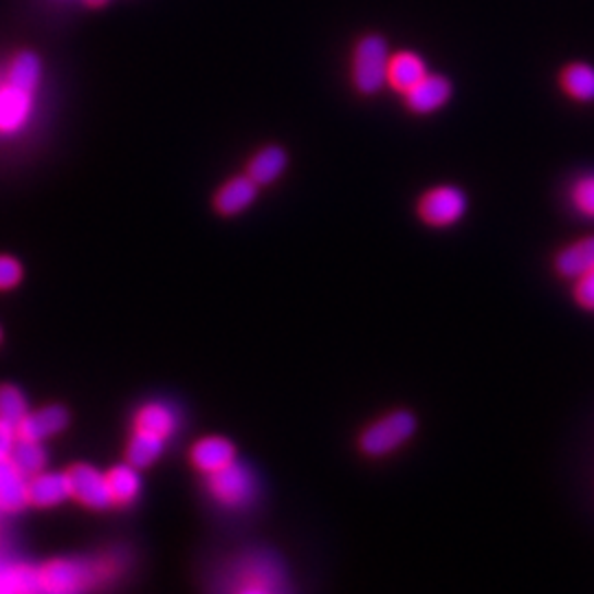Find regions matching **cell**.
<instances>
[{
  "label": "cell",
  "mask_w": 594,
  "mask_h": 594,
  "mask_svg": "<svg viewBox=\"0 0 594 594\" xmlns=\"http://www.w3.org/2000/svg\"><path fill=\"white\" fill-rule=\"evenodd\" d=\"M86 3H88L91 8H102V5L108 3V0H86Z\"/></svg>",
  "instance_id": "29"
},
{
  "label": "cell",
  "mask_w": 594,
  "mask_h": 594,
  "mask_svg": "<svg viewBox=\"0 0 594 594\" xmlns=\"http://www.w3.org/2000/svg\"><path fill=\"white\" fill-rule=\"evenodd\" d=\"M572 201L579 212H583L585 216H594V177H585L574 186Z\"/></svg>",
  "instance_id": "25"
},
{
  "label": "cell",
  "mask_w": 594,
  "mask_h": 594,
  "mask_svg": "<svg viewBox=\"0 0 594 594\" xmlns=\"http://www.w3.org/2000/svg\"><path fill=\"white\" fill-rule=\"evenodd\" d=\"M253 478L251 474L231 463L214 474H210V494L225 507H242L253 496Z\"/></svg>",
  "instance_id": "5"
},
{
  "label": "cell",
  "mask_w": 594,
  "mask_h": 594,
  "mask_svg": "<svg viewBox=\"0 0 594 594\" xmlns=\"http://www.w3.org/2000/svg\"><path fill=\"white\" fill-rule=\"evenodd\" d=\"M32 115V93L5 84L0 88V132L21 130Z\"/></svg>",
  "instance_id": "10"
},
{
  "label": "cell",
  "mask_w": 594,
  "mask_h": 594,
  "mask_svg": "<svg viewBox=\"0 0 594 594\" xmlns=\"http://www.w3.org/2000/svg\"><path fill=\"white\" fill-rule=\"evenodd\" d=\"M561 84L566 93L579 102H594V69L587 64H570L563 75Z\"/></svg>",
  "instance_id": "21"
},
{
  "label": "cell",
  "mask_w": 594,
  "mask_h": 594,
  "mask_svg": "<svg viewBox=\"0 0 594 594\" xmlns=\"http://www.w3.org/2000/svg\"><path fill=\"white\" fill-rule=\"evenodd\" d=\"M450 95H452V84L448 80L440 75H425L418 84H414L405 93V99L414 112L425 115L448 104Z\"/></svg>",
  "instance_id": "9"
},
{
  "label": "cell",
  "mask_w": 594,
  "mask_h": 594,
  "mask_svg": "<svg viewBox=\"0 0 594 594\" xmlns=\"http://www.w3.org/2000/svg\"><path fill=\"white\" fill-rule=\"evenodd\" d=\"M108 480V489L112 496L115 504H130L136 500L139 489H141V480L136 474V467L128 465H117L106 474Z\"/></svg>",
  "instance_id": "19"
},
{
  "label": "cell",
  "mask_w": 594,
  "mask_h": 594,
  "mask_svg": "<svg viewBox=\"0 0 594 594\" xmlns=\"http://www.w3.org/2000/svg\"><path fill=\"white\" fill-rule=\"evenodd\" d=\"M388 45L379 36H366L355 51V67H353V80L355 86L366 93H379L383 84L388 82Z\"/></svg>",
  "instance_id": "2"
},
{
  "label": "cell",
  "mask_w": 594,
  "mask_h": 594,
  "mask_svg": "<svg viewBox=\"0 0 594 594\" xmlns=\"http://www.w3.org/2000/svg\"><path fill=\"white\" fill-rule=\"evenodd\" d=\"M416 431V416L407 409H396L372 423L359 438V448L368 456H385L401 448Z\"/></svg>",
  "instance_id": "1"
},
{
  "label": "cell",
  "mask_w": 594,
  "mask_h": 594,
  "mask_svg": "<svg viewBox=\"0 0 594 594\" xmlns=\"http://www.w3.org/2000/svg\"><path fill=\"white\" fill-rule=\"evenodd\" d=\"M93 577L95 572L88 563L73 559H56L38 570L40 590L47 592H75L86 587Z\"/></svg>",
  "instance_id": "6"
},
{
  "label": "cell",
  "mask_w": 594,
  "mask_h": 594,
  "mask_svg": "<svg viewBox=\"0 0 594 594\" xmlns=\"http://www.w3.org/2000/svg\"><path fill=\"white\" fill-rule=\"evenodd\" d=\"M23 280V266L12 256H0V290H10Z\"/></svg>",
  "instance_id": "26"
},
{
  "label": "cell",
  "mask_w": 594,
  "mask_h": 594,
  "mask_svg": "<svg viewBox=\"0 0 594 594\" xmlns=\"http://www.w3.org/2000/svg\"><path fill=\"white\" fill-rule=\"evenodd\" d=\"M574 297H577V302L583 307V309H590L594 311V269L579 277L577 282V288H574Z\"/></svg>",
  "instance_id": "27"
},
{
  "label": "cell",
  "mask_w": 594,
  "mask_h": 594,
  "mask_svg": "<svg viewBox=\"0 0 594 594\" xmlns=\"http://www.w3.org/2000/svg\"><path fill=\"white\" fill-rule=\"evenodd\" d=\"M0 337H3V335H0Z\"/></svg>",
  "instance_id": "30"
},
{
  "label": "cell",
  "mask_w": 594,
  "mask_h": 594,
  "mask_svg": "<svg viewBox=\"0 0 594 594\" xmlns=\"http://www.w3.org/2000/svg\"><path fill=\"white\" fill-rule=\"evenodd\" d=\"M67 425H69V412H67V407H62V405H49V407L29 412L16 425V431H19V438L43 442L45 438H51V436L60 433Z\"/></svg>",
  "instance_id": "7"
},
{
  "label": "cell",
  "mask_w": 594,
  "mask_h": 594,
  "mask_svg": "<svg viewBox=\"0 0 594 594\" xmlns=\"http://www.w3.org/2000/svg\"><path fill=\"white\" fill-rule=\"evenodd\" d=\"M69 483H71V498H75L80 504L88 509H108L112 507V496L108 489V480L102 472H97L91 465H73L69 472Z\"/></svg>",
  "instance_id": "4"
},
{
  "label": "cell",
  "mask_w": 594,
  "mask_h": 594,
  "mask_svg": "<svg viewBox=\"0 0 594 594\" xmlns=\"http://www.w3.org/2000/svg\"><path fill=\"white\" fill-rule=\"evenodd\" d=\"M40 82V60L36 54L32 51H23L16 56V60L12 62L10 69V84L27 91L34 95V91L38 88Z\"/></svg>",
  "instance_id": "22"
},
{
  "label": "cell",
  "mask_w": 594,
  "mask_h": 594,
  "mask_svg": "<svg viewBox=\"0 0 594 594\" xmlns=\"http://www.w3.org/2000/svg\"><path fill=\"white\" fill-rule=\"evenodd\" d=\"M27 592V590H40L38 570L27 566L16 568H0V592Z\"/></svg>",
  "instance_id": "23"
},
{
  "label": "cell",
  "mask_w": 594,
  "mask_h": 594,
  "mask_svg": "<svg viewBox=\"0 0 594 594\" xmlns=\"http://www.w3.org/2000/svg\"><path fill=\"white\" fill-rule=\"evenodd\" d=\"M10 459L25 478L38 476L47 465V454L43 450V444L38 440H27V438H19L14 442Z\"/></svg>",
  "instance_id": "20"
},
{
  "label": "cell",
  "mask_w": 594,
  "mask_h": 594,
  "mask_svg": "<svg viewBox=\"0 0 594 594\" xmlns=\"http://www.w3.org/2000/svg\"><path fill=\"white\" fill-rule=\"evenodd\" d=\"M29 504V478H25L10 456H0V509L23 511Z\"/></svg>",
  "instance_id": "8"
},
{
  "label": "cell",
  "mask_w": 594,
  "mask_h": 594,
  "mask_svg": "<svg viewBox=\"0 0 594 594\" xmlns=\"http://www.w3.org/2000/svg\"><path fill=\"white\" fill-rule=\"evenodd\" d=\"M29 414L25 394L14 385H0V418L14 427Z\"/></svg>",
  "instance_id": "24"
},
{
  "label": "cell",
  "mask_w": 594,
  "mask_h": 594,
  "mask_svg": "<svg viewBox=\"0 0 594 594\" xmlns=\"http://www.w3.org/2000/svg\"><path fill=\"white\" fill-rule=\"evenodd\" d=\"M555 269L563 277H583L594 269V238H583L563 251L555 260Z\"/></svg>",
  "instance_id": "14"
},
{
  "label": "cell",
  "mask_w": 594,
  "mask_h": 594,
  "mask_svg": "<svg viewBox=\"0 0 594 594\" xmlns=\"http://www.w3.org/2000/svg\"><path fill=\"white\" fill-rule=\"evenodd\" d=\"M258 183L249 177H236L231 179L229 183H225L216 199H214V205L221 214L225 216H234V214H240L242 210H247L256 197H258Z\"/></svg>",
  "instance_id": "13"
},
{
  "label": "cell",
  "mask_w": 594,
  "mask_h": 594,
  "mask_svg": "<svg viewBox=\"0 0 594 594\" xmlns=\"http://www.w3.org/2000/svg\"><path fill=\"white\" fill-rule=\"evenodd\" d=\"M134 429L136 431H151V433L168 438L177 429V416L164 403H147L136 412Z\"/></svg>",
  "instance_id": "18"
},
{
  "label": "cell",
  "mask_w": 594,
  "mask_h": 594,
  "mask_svg": "<svg viewBox=\"0 0 594 594\" xmlns=\"http://www.w3.org/2000/svg\"><path fill=\"white\" fill-rule=\"evenodd\" d=\"M192 463L197 470L205 472L207 476L236 463L234 444L221 436H210L199 440L192 448Z\"/></svg>",
  "instance_id": "11"
},
{
  "label": "cell",
  "mask_w": 594,
  "mask_h": 594,
  "mask_svg": "<svg viewBox=\"0 0 594 594\" xmlns=\"http://www.w3.org/2000/svg\"><path fill=\"white\" fill-rule=\"evenodd\" d=\"M284 168H286V153L277 145H269L251 159L247 168V177L253 179L258 186H269L284 173Z\"/></svg>",
  "instance_id": "16"
},
{
  "label": "cell",
  "mask_w": 594,
  "mask_h": 594,
  "mask_svg": "<svg viewBox=\"0 0 594 594\" xmlns=\"http://www.w3.org/2000/svg\"><path fill=\"white\" fill-rule=\"evenodd\" d=\"M71 498V483L67 474H45L29 478V504L47 509Z\"/></svg>",
  "instance_id": "12"
},
{
  "label": "cell",
  "mask_w": 594,
  "mask_h": 594,
  "mask_svg": "<svg viewBox=\"0 0 594 594\" xmlns=\"http://www.w3.org/2000/svg\"><path fill=\"white\" fill-rule=\"evenodd\" d=\"M467 210V197L459 188H433L429 190L418 205L420 218L431 227H448L463 218Z\"/></svg>",
  "instance_id": "3"
},
{
  "label": "cell",
  "mask_w": 594,
  "mask_h": 594,
  "mask_svg": "<svg viewBox=\"0 0 594 594\" xmlns=\"http://www.w3.org/2000/svg\"><path fill=\"white\" fill-rule=\"evenodd\" d=\"M164 448H166V438L164 436L134 429V436L128 442L126 459H128V463L132 467L145 470V467H151L153 463H157L162 459Z\"/></svg>",
  "instance_id": "15"
},
{
  "label": "cell",
  "mask_w": 594,
  "mask_h": 594,
  "mask_svg": "<svg viewBox=\"0 0 594 594\" xmlns=\"http://www.w3.org/2000/svg\"><path fill=\"white\" fill-rule=\"evenodd\" d=\"M425 64L414 54H399L388 64V82L392 88L407 93L414 84H418L425 78Z\"/></svg>",
  "instance_id": "17"
},
{
  "label": "cell",
  "mask_w": 594,
  "mask_h": 594,
  "mask_svg": "<svg viewBox=\"0 0 594 594\" xmlns=\"http://www.w3.org/2000/svg\"><path fill=\"white\" fill-rule=\"evenodd\" d=\"M19 440V431L12 423L0 418V456H10L14 442Z\"/></svg>",
  "instance_id": "28"
}]
</instances>
